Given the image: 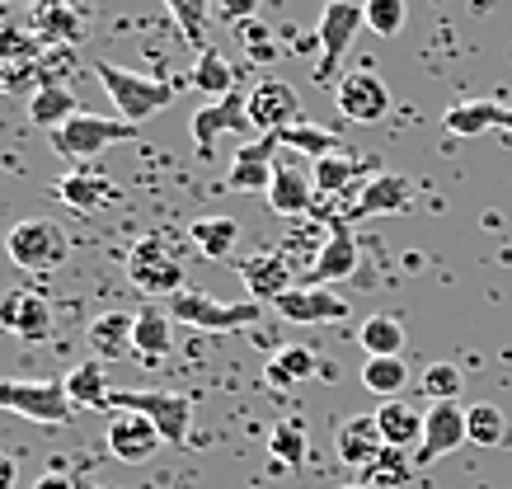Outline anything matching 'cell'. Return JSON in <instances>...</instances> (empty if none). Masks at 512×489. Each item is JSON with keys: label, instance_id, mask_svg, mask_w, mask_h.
Instances as JSON below:
<instances>
[{"label": "cell", "instance_id": "cell-1", "mask_svg": "<svg viewBox=\"0 0 512 489\" xmlns=\"http://www.w3.org/2000/svg\"><path fill=\"white\" fill-rule=\"evenodd\" d=\"M94 76L109 90L118 118L132 127L146 123V118H156V113L165 109V104H174V95H179V85H170V80L141 76V71H127V66H118V62H94Z\"/></svg>", "mask_w": 512, "mask_h": 489}, {"label": "cell", "instance_id": "cell-2", "mask_svg": "<svg viewBox=\"0 0 512 489\" xmlns=\"http://www.w3.org/2000/svg\"><path fill=\"white\" fill-rule=\"evenodd\" d=\"M0 410L43 428H66L76 419V405L66 395V377H0Z\"/></svg>", "mask_w": 512, "mask_h": 489}, {"label": "cell", "instance_id": "cell-3", "mask_svg": "<svg viewBox=\"0 0 512 489\" xmlns=\"http://www.w3.org/2000/svg\"><path fill=\"white\" fill-rule=\"evenodd\" d=\"M5 254L10 264L24 273H57L71 254V240L57 221L47 217H19L10 231H5Z\"/></svg>", "mask_w": 512, "mask_h": 489}, {"label": "cell", "instance_id": "cell-4", "mask_svg": "<svg viewBox=\"0 0 512 489\" xmlns=\"http://www.w3.org/2000/svg\"><path fill=\"white\" fill-rule=\"evenodd\" d=\"M47 142H52L57 156L76 160V165H94L109 146L132 142V123H123V118H104V113H76V118H66L62 127H52Z\"/></svg>", "mask_w": 512, "mask_h": 489}, {"label": "cell", "instance_id": "cell-5", "mask_svg": "<svg viewBox=\"0 0 512 489\" xmlns=\"http://www.w3.org/2000/svg\"><path fill=\"white\" fill-rule=\"evenodd\" d=\"M264 311V301H221L212 292H174L170 297V316L174 325H188V330H207V334H231V330H245L254 325Z\"/></svg>", "mask_w": 512, "mask_h": 489}, {"label": "cell", "instance_id": "cell-6", "mask_svg": "<svg viewBox=\"0 0 512 489\" xmlns=\"http://www.w3.org/2000/svg\"><path fill=\"white\" fill-rule=\"evenodd\" d=\"M127 278L146 292V297H165L184 292V259L165 236H141L127 250Z\"/></svg>", "mask_w": 512, "mask_h": 489}, {"label": "cell", "instance_id": "cell-7", "mask_svg": "<svg viewBox=\"0 0 512 489\" xmlns=\"http://www.w3.org/2000/svg\"><path fill=\"white\" fill-rule=\"evenodd\" d=\"M109 410H127V414H146L160 428V438L170 447L188 442V424H193V395L184 391H113Z\"/></svg>", "mask_w": 512, "mask_h": 489}, {"label": "cell", "instance_id": "cell-8", "mask_svg": "<svg viewBox=\"0 0 512 489\" xmlns=\"http://www.w3.org/2000/svg\"><path fill=\"white\" fill-rule=\"evenodd\" d=\"M357 29H367V15L357 0H325L320 10V24H315V38H320V62H315V80H334L339 76V62L353 48Z\"/></svg>", "mask_w": 512, "mask_h": 489}, {"label": "cell", "instance_id": "cell-9", "mask_svg": "<svg viewBox=\"0 0 512 489\" xmlns=\"http://www.w3.org/2000/svg\"><path fill=\"white\" fill-rule=\"evenodd\" d=\"M249 123H254L259 137H268V132L278 137V132L296 127L301 123V99H296V90L278 76L259 80V85L249 90Z\"/></svg>", "mask_w": 512, "mask_h": 489}, {"label": "cell", "instance_id": "cell-10", "mask_svg": "<svg viewBox=\"0 0 512 489\" xmlns=\"http://www.w3.org/2000/svg\"><path fill=\"white\" fill-rule=\"evenodd\" d=\"M278 146L282 137H254L235 151L231 170H226V189L231 193H268L273 189V174H278Z\"/></svg>", "mask_w": 512, "mask_h": 489}, {"label": "cell", "instance_id": "cell-11", "mask_svg": "<svg viewBox=\"0 0 512 489\" xmlns=\"http://www.w3.org/2000/svg\"><path fill=\"white\" fill-rule=\"evenodd\" d=\"M0 330L10 339H24V344H43L52 334V306H47L43 292L33 287H15L0 297Z\"/></svg>", "mask_w": 512, "mask_h": 489}, {"label": "cell", "instance_id": "cell-12", "mask_svg": "<svg viewBox=\"0 0 512 489\" xmlns=\"http://www.w3.org/2000/svg\"><path fill=\"white\" fill-rule=\"evenodd\" d=\"M334 99H339V113L348 123H381L390 113V90L376 71H348L334 85Z\"/></svg>", "mask_w": 512, "mask_h": 489}, {"label": "cell", "instance_id": "cell-13", "mask_svg": "<svg viewBox=\"0 0 512 489\" xmlns=\"http://www.w3.org/2000/svg\"><path fill=\"white\" fill-rule=\"evenodd\" d=\"M461 442H470L466 410L456 400H437V405H428V424H423V442H419V452H414V461L433 466V461L451 457Z\"/></svg>", "mask_w": 512, "mask_h": 489}, {"label": "cell", "instance_id": "cell-14", "mask_svg": "<svg viewBox=\"0 0 512 489\" xmlns=\"http://www.w3.org/2000/svg\"><path fill=\"white\" fill-rule=\"evenodd\" d=\"M273 311H278L282 320H292V325H334V320H348V301H343L334 287L296 283Z\"/></svg>", "mask_w": 512, "mask_h": 489}, {"label": "cell", "instance_id": "cell-15", "mask_svg": "<svg viewBox=\"0 0 512 489\" xmlns=\"http://www.w3.org/2000/svg\"><path fill=\"white\" fill-rule=\"evenodd\" d=\"M357 259H362V245L353 236V221H334L325 236V250L315 254V264L306 269V283H315V287L343 283V278L357 273Z\"/></svg>", "mask_w": 512, "mask_h": 489}, {"label": "cell", "instance_id": "cell-16", "mask_svg": "<svg viewBox=\"0 0 512 489\" xmlns=\"http://www.w3.org/2000/svg\"><path fill=\"white\" fill-rule=\"evenodd\" d=\"M104 442H109V452L123 466H141V461H151L160 452V428L146 419V414H127V410H118L109 419V433H104Z\"/></svg>", "mask_w": 512, "mask_h": 489}, {"label": "cell", "instance_id": "cell-17", "mask_svg": "<svg viewBox=\"0 0 512 489\" xmlns=\"http://www.w3.org/2000/svg\"><path fill=\"white\" fill-rule=\"evenodd\" d=\"M386 452V438H381V424L376 414H348L334 428V457L353 471H372V461Z\"/></svg>", "mask_w": 512, "mask_h": 489}, {"label": "cell", "instance_id": "cell-18", "mask_svg": "<svg viewBox=\"0 0 512 489\" xmlns=\"http://www.w3.org/2000/svg\"><path fill=\"white\" fill-rule=\"evenodd\" d=\"M240 278H245L249 301H268V306H278V301L296 287L292 264H287L282 250H254L245 264H240Z\"/></svg>", "mask_w": 512, "mask_h": 489}, {"label": "cell", "instance_id": "cell-19", "mask_svg": "<svg viewBox=\"0 0 512 489\" xmlns=\"http://www.w3.org/2000/svg\"><path fill=\"white\" fill-rule=\"evenodd\" d=\"M221 132H254V123H249V99L235 90V95L226 99H212V104H202L198 113H193V142H198L202 156H212V142H217Z\"/></svg>", "mask_w": 512, "mask_h": 489}, {"label": "cell", "instance_id": "cell-20", "mask_svg": "<svg viewBox=\"0 0 512 489\" xmlns=\"http://www.w3.org/2000/svg\"><path fill=\"white\" fill-rule=\"evenodd\" d=\"M52 189H57V198H62L66 207H76V212H104V207H113L123 198V189L113 184L109 174L94 170V165H80V170L62 174Z\"/></svg>", "mask_w": 512, "mask_h": 489}, {"label": "cell", "instance_id": "cell-21", "mask_svg": "<svg viewBox=\"0 0 512 489\" xmlns=\"http://www.w3.org/2000/svg\"><path fill=\"white\" fill-rule=\"evenodd\" d=\"M315 174L292 165V160H278V174H273V189H268V207L278 212V217H311L315 212Z\"/></svg>", "mask_w": 512, "mask_h": 489}, {"label": "cell", "instance_id": "cell-22", "mask_svg": "<svg viewBox=\"0 0 512 489\" xmlns=\"http://www.w3.org/2000/svg\"><path fill=\"white\" fill-rule=\"evenodd\" d=\"M442 127H447L451 137H480V132H512V109L508 104H498V99H466V104H451L442 113Z\"/></svg>", "mask_w": 512, "mask_h": 489}, {"label": "cell", "instance_id": "cell-23", "mask_svg": "<svg viewBox=\"0 0 512 489\" xmlns=\"http://www.w3.org/2000/svg\"><path fill=\"white\" fill-rule=\"evenodd\" d=\"M409 203H414V184L404 174H376V179L362 184L348 221H367V217H381V212H404Z\"/></svg>", "mask_w": 512, "mask_h": 489}, {"label": "cell", "instance_id": "cell-24", "mask_svg": "<svg viewBox=\"0 0 512 489\" xmlns=\"http://www.w3.org/2000/svg\"><path fill=\"white\" fill-rule=\"evenodd\" d=\"M132 325H137V316H127V311H104V316L85 330L90 358H99V363L127 358V353H132Z\"/></svg>", "mask_w": 512, "mask_h": 489}, {"label": "cell", "instance_id": "cell-25", "mask_svg": "<svg viewBox=\"0 0 512 489\" xmlns=\"http://www.w3.org/2000/svg\"><path fill=\"white\" fill-rule=\"evenodd\" d=\"M357 156H348V151H334V156H320L315 160V193L320 198H343L348 203V212H353L357 193H362V184H357Z\"/></svg>", "mask_w": 512, "mask_h": 489}, {"label": "cell", "instance_id": "cell-26", "mask_svg": "<svg viewBox=\"0 0 512 489\" xmlns=\"http://www.w3.org/2000/svg\"><path fill=\"white\" fill-rule=\"evenodd\" d=\"M376 424H381V438L386 447H419L423 442V424H428V410L419 405H409V400H386L381 410H376Z\"/></svg>", "mask_w": 512, "mask_h": 489}, {"label": "cell", "instance_id": "cell-27", "mask_svg": "<svg viewBox=\"0 0 512 489\" xmlns=\"http://www.w3.org/2000/svg\"><path fill=\"white\" fill-rule=\"evenodd\" d=\"M320 372H325V363H320V353L306 344H282L264 367L268 386H301V381L320 377Z\"/></svg>", "mask_w": 512, "mask_h": 489}, {"label": "cell", "instance_id": "cell-28", "mask_svg": "<svg viewBox=\"0 0 512 489\" xmlns=\"http://www.w3.org/2000/svg\"><path fill=\"white\" fill-rule=\"evenodd\" d=\"M174 348V316L160 306H141L137 325H132V353H141L146 363H156Z\"/></svg>", "mask_w": 512, "mask_h": 489}, {"label": "cell", "instance_id": "cell-29", "mask_svg": "<svg viewBox=\"0 0 512 489\" xmlns=\"http://www.w3.org/2000/svg\"><path fill=\"white\" fill-rule=\"evenodd\" d=\"M66 395H71V405L76 410H109V372L99 358H85L66 372Z\"/></svg>", "mask_w": 512, "mask_h": 489}, {"label": "cell", "instance_id": "cell-30", "mask_svg": "<svg viewBox=\"0 0 512 489\" xmlns=\"http://www.w3.org/2000/svg\"><path fill=\"white\" fill-rule=\"evenodd\" d=\"M306 452H311L306 424H301L296 414L278 419L273 433H268V457H273V466H278V471H296V466H306Z\"/></svg>", "mask_w": 512, "mask_h": 489}, {"label": "cell", "instance_id": "cell-31", "mask_svg": "<svg viewBox=\"0 0 512 489\" xmlns=\"http://www.w3.org/2000/svg\"><path fill=\"white\" fill-rule=\"evenodd\" d=\"M235 76H240V71L231 66L226 52L202 48L198 62H193V71H188V85H198L207 99H226V95H235Z\"/></svg>", "mask_w": 512, "mask_h": 489}, {"label": "cell", "instance_id": "cell-32", "mask_svg": "<svg viewBox=\"0 0 512 489\" xmlns=\"http://www.w3.org/2000/svg\"><path fill=\"white\" fill-rule=\"evenodd\" d=\"M188 240H193V250L207 254V259H231L235 240H240V221L235 217H198L188 226Z\"/></svg>", "mask_w": 512, "mask_h": 489}, {"label": "cell", "instance_id": "cell-33", "mask_svg": "<svg viewBox=\"0 0 512 489\" xmlns=\"http://www.w3.org/2000/svg\"><path fill=\"white\" fill-rule=\"evenodd\" d=\"M357 344L367 348V358H404V325L395 316H367L357 330Z\"/></svg>", "mask_w": 512, "mask_h": 489}, {"label": "cell", "instance_id": "cell-34", "mask_svg": "<svg viewBox=\"0 0 512 489\" xmlns=\"http://www.w3.org/2000/svg\"><path fill=\"white\" fill-rule=\"evenodd\" d=\"M76 113H85V109H80V99L71 95L66 85H43V90L33 95V104H29V118L38 127H47V132H52V127H62L66 118H76Z\"/></svg>", "mask_w": 512, "mask_h": 489}, {"label": "cell", "instance_id": "cell-35", "mask_svg": "<svg viewBox=\"0 0 512 489\" xmlns=\"http://www.w3.org/2000/svg\"><path fill=\"white\" fill-rule=\"evenodd\" d=\"M409 377H414V372H409L404 358H367V363H362V386L372 395H381V400H400Z\"/></svg>", "mask_w": 512, "mask_h": 489}, {"label": "cell", "instance_id": "cell-36", "mask_svg": "<svg viewBox=\"0 0 512 489\" xmlns=\"http://www.w3.org/2000/svg\"><path fill=\"white\" fill-rule=\"evenodd\" d=\"M165 10H170L174 29L184 38L188 48L202 52V38H207V19L217 15V0H165Z\"/></svg>", "mask_w": 512, "mask_h": 489}, {"label": "cell", "instance_id": "cell-37", "mask_svg": "<svg viewBox=\"0 0 512 489\" xmlns=\"http://www.w3.org/2000/svg\"><path fill=\"white\" fill-rule=\"evenodd\" d=\"M414 466H419V461L409 457L404 447H386V452L372 461V471H362V485H372V489H404L409 480H414Z\"/></svg>", "mask_w": 512, "mask_h": 489}, {"label": "cell", "instance_id": "cell-38", "mask_svg": "<svg viewBox=\"0 0 512 489\" xmlns=\"http://www.w3.org/2000/svg\"><path fill=\"white\" fill-rule=\"evenodd\" d=\"M278 137H282V146H287V151H301V156H311V160L343 151L339 132H329V127H320V123H306V118H301L296 127H287V132H278Z\"/></svg>", "mask_w": 512, "mask_h": 489}, {"label": "cell", "instance_id": "cell-39", "mask_svg": "<svg viewBox=\"0 0 512 489\" xmlns=\"http://www.w3.org/2000/svg\"><path fill=\"white\" fill-rule=\"evenodd\" d=\"M466 428H470V442H475V447H498V442L508 438V419H503L498 405H470Z\"/></svg>", "mask_w": 512, "mask_h": 489}, {"label": "cell", "instance_id": "cell-40", "mask_svg": "<svg viewBox=\"0 0 512 489\" xmlns=\"http://www.w3.org/2000/svg\"><path fill=\"white\" fill-rule=\"evenodd\" d=\"M362 15H367V29L376 38H400L404 19H409V5L404 0H362Z\"/></svg>", "mask_w": 512, "mask_h": 489}, {"label": "cell", "instance_id": "cell-41", "mask_svg": "<svg viewBox=\"0 0 512 489\" xmlns=\"http://www.w3.org/2000/svg\"><path fill=\"white\" fill-rule=\"evenodd\" d=\"M423 395H428V405H437V400H456L461 395V386H466V377H461V367L456 363H428L419 377Z\"/></svg>", "mask_w": 512, "mask_h": 489}, {"label": "cell", "instance_id": "cell-42", "mask_svg": "<svg viewBox=\"0 0 512 489\" xmlns=\"http://www.w3.org/2000/svg\"><path fill=\"white\" fill-rule=\"evenodd\" d=\"M240 33H245V43H249V57L254 62H273L278 57V43H273V33L259 24V19H249V24H240Z\"/></svg>", "mask_w": 512, "mask_h": 489}, {"label": "cell", "instance_id": "cell-43", "mask_svg": "<svg viewBox=\"0 0 512 489\" xmlns=\"http://www.w3.org/2000/svg\"><path fill=\"white\" fill-rule=\"evenodd\" d=\"M254 10H259V0H217V19L226 24H249Z\"/></svg>", "mask_w": 512, "mask_h": 489}, {"label": "cell", "instance_id": "cell-44", "mask_svg": "<svg viewBox=\"0 0 512 489\" xmlns=\"http://www.w3.org/2000/svg\"><path fill=\"white\" fill-rule=\"evenodd\" d=\"M33 489H76V480L66 471H43L38 480H33Z\"/></svg>", "mask_w": 512, "mask_h": 489}, {"label": "cell", "instance_id": "cell-45", "mask_svg": "<svg viewBox=\"0 0 512 489\" xmlns=\"http://www.w3.org/2000/svg\"><path fill=\"white\" fill-rule=\"evenodd\" d=\"M0 489H15V457L0 447Z\"/></svg>", "mask_w": 512, "mask_h": 489}, {"label": "cell", "instance_id": "cell-46", "mask_svg": "<svg viewBox=\"0 0 512 489\" xmlns=\"http://www.w3.org/2000/svg\"><path fill=\"white\" fill-rule=\"evenodd\" d=\"M343 489H372V485H362V480H357V485H343Z\"/></svg>", "mask_w": 512, "mask_h": 489}]
</instances>
